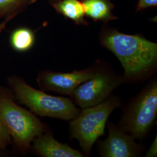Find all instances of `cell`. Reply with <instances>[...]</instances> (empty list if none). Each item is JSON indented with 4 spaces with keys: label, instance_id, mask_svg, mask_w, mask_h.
<instances>
[{
    "label": "cell",
    "instance_id": "obj_10",
    "mask_svg": "<svg viewBox=\"0 0 157 157\" xmlns=\"http://www.w3.org/2000/svg\"><path fill=\"white\" fill-rule=\"evenodd\" d=\"M84 8L85 15L93 21L108 22L117 19L113 15L114 6L111 0H81Z\"/></svg>",
    "mask_w": 157,
    "mask_h": 157
},
{
    "label": "cell",
    "instance_id": "obj_8",
    "mask_svg": "<svg viewBox=\"0 0 157 157\" xmlns=\"http://www.w3.org/2000/svg\"><path fill=\"white\" fill-rule=\"evenodd\" d=\"M107 128L108 136L98 144L101 157H136L143 154L144 147L136 143L133 136L124 132L111 122L107 124Z\"/></svg>",
    "mask_w": 157,
    "mask_h": 157
},
{
    "label": "cell",
    "instance_id": "obj_13",
    "mask_svg": "<svg viewBox=\"0 0 157 157\" xmlns=\"http://www.w3.org/2000/svg\"><path fill=\"white\" fill-rule=\"evenodd\" d=\"M37 0H0V19L15 17Z\"/></svg>",
    "mask_w": 157,
    "mask_h": 157
},
{
    "label": "cell",
    "instance_id": "obj_9",
    "mask_svg": "<svg viewBox=\"0 0 157 157\" xmlns=\"http://www.w3.org/2000/svg\"><path fill=\"white\" fill-rule=\"evenodd\" d=\"M31 147L36 154L41 157H84L82 152L72 148L67 144L56 140L48 131L36 137L33 141Z\"/></svg>",
    "mask_w": 157,
    "mask_h": 157
},
{
    "label": "cell",
    "instance_id": "obj_7",
    "mask_svg": "<svg viewBox=\"0 0 157 157\" xmlns=\"http://www.w3.org/2000/svg\"><path fill=\"white\" fill-rule=\"evenodd\" d=\"M95 68V63L86 69L71 72L44 70L38 74L37 82L43 90L70 96L78 86L93 76Z\"/></svg>",
    "mask_w": 157,
    "mask_h": 157
},
{
    "label": "cell",
    "instance_id": "obj_1",
    "mask_svg": "<svg viewBox=\"0 0 157 157\" xmlns=\"http://www.w3.org/2000/svg\"><path fill=\"white\" fill-rule=\"evenodd\" d=\"M99 40L121 63L124 83L143 82L157 71L156 43L140 34H127L108 27L102 29Z\"/></svg>",
    "mask_w": 157,
    "mask_h": 157
},
{
    "label": "cell",
    "instance_id": "obj_15",
    "mask_svg": "<svg viewBox=\"0 0 157 157\" xmlns=\"http://www.w3.org/2000/svg\"><path fill=\"white\" fill-rule=\"evenodd\" d=\"M157 5V0H139L137 10L141 11L152 6H156Z\"/></svg>",
    "mask_w": 157,
    "mask_h": 157
},
{
    "label": "cell",
    "instance_id": "obj_2",
    "mask_svg": "<svg viewBox=\"0 0 157 157\" xmlns=\"http://www.w3.org/2000/svg\"><path fill=\"white\" fill-rule=\"evenodd\" d=\"M11 90L0 87V122L4 125L17 148L28 151L34 139L48 131L35 114L19 106L13 100Z\"/></svg>",
    "mask_w": 157,
    "mask_h": 157
},
{
    "label": "cell",
    "instance_id": "obj_11",
    "mask_svg": "<svg viewBox=\"0 0 157 157\" xmlns=\"http://www.w3.org/2000/svg\"><path fill=\"white\" fill-rule=\"evenodd\" d=\"M51 6L57 12L73 21L78 25H88L84 19V6L78 0H56Z\"/></svg>",
    "mask_w": 157,
    "mask_h": 157
},
{
    "label": "cell",
    "instance_id": "obj_12",
    "mask_svg": "<svg viewBox=\"0 0 157 157\" xmlns=\"http://www.w3.org/2000/svg\"><path fill=\"white\" fill-rule=\"evenodd\" d=\"M10 41L14 50L20 52H26L33 47L35 34L33 30L29 28H18L12 32Z\"/></svg>",
    "mask_w": 157,
    "mask_h": 157
},
{
    "label": "cell",
    "instance_id": "obj_5",
    "mask_svg": "<svg viewBox=\"0 0 157 157\" xmlns=\"http://www.w3.org/2000/svg\"><path fill=\"white\" fill-rule=\"evenodd\" d=\"M121 104V98L112 94L101 103L82 109L71 120L69 136L78 141L86 155H90L94 143L104 135L108 119Z\"/></svg>",
    "mask_w": 157,
    "mask_h": 157
},
{
    "label": "cell",
    "instance_id": "obj_6",
    "mask_svg": "<svg viewBox=\"0 0 157 157\" xmlns=\"http://www.w3.org/2000/svg\"><path fill=\"white\" fill-rule=\"evenodd\" d=\"M95 66L93 76L80 84L69 96L73 104L82 109L105 101L113 91L124 83L123 77L104 62H95Z\"/></svg>",
    "mask_w": 157,
    "mask_h": 157
},
{
    "label": "cell",
    "instance_id": "obj_17",
    "mask_svg": "<svg viewBox=\"0 0 157 157\" xmlns=\"http://www.w3.org/2000/svg\"><path fill=\"white\" fill-rule=\"evenodd\" d=\"M13 18H14V17H6L2 22L0 23V34L2 32V30L6 28V26L8 23V22L10 21H11L12 19H13Z\"/></svg>",
    "mask_w": 157,
    "mask_h": 157
},
{
    "label": "cell",
    "instance_id": "obj_4",
    "mask_svg": "<svg viewBox=\"0 0 157 157\" xmlns=\"http://www.w3.org/2000/svg\"><path fill=\"white\" fill-rule=\"evenodd\" d=\"M8 82L17 100L36 115L71 121L80 111L70 98L49 95L32 87L21 78L12 76Z\"/></svg>",
    "mask_w": 157,
    "mask_h": 157
},
{
    "label": "cell",
    "instance_id": "obj_14",
    "mask_svg": "<svg viewBox=\"0 0 157 157\" xmlns=\"http://www.w3.org/2000/svg\"><path fill=\"white\" fill-rule=\"evenodd\" d=\"M12 137L4 125L0 122V150L11 144Z\"/></svg>",
    "mask_w": 157,
    "mask_h": 157
},
{
    "label": "cell",
    "instance_id": "obj_16",
    "mask_svg": "<svg viewBox=\"0 0 157 157\" xmlns=\"http://www.w3.org/2000/svg\"><path fill=\"white\" fill-rule=\"evenodd\" d=\"M157 156V137L156 136L155 139L152 141V143L148 148V150L146 152L145 154L146 157H155Z\"/></svg>",
    "mask_w": 157,
    "mask_h": 157
},
{
    "label": "cell",
    "instance_id": "obj_18",
    "mask_svg": "<svg viewBox=\"0 0 157 157\" xmlns=\"http://www.w3.org/2000/svg\"><path fill=\"white\" fill-rule=\"evenodd\" d=\"M56 1V0H49V1H50V4L51 5H52V4H54Z\"/></svg>",
    "mask_w": 157,
    "mask_h": 157
},
{
    "label": "cell",
    "instance_id": "obj_3",
    "mask_svg": "<svg viewBox=\"0 0 157 157\" xmlns=\"http://www.w3.org/2000/svg\"><path fill=\"white\" fill-rule=\"evenodd\" d=\"M157 115V79L151 78L123 106L118 127L139 140H144Z\"/></svg>",
    "mask_w": 157,
    "mask_h": 157
}]
</instances>
